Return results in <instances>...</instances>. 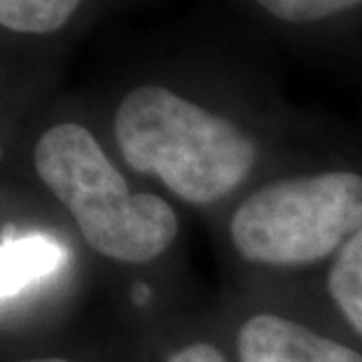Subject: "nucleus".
I'll return each instance as SVG.
<instances>
[{
    "label": "nucleus",
    "instance_id": "3",
    "mask_svg": "<svg viewBox=\"0 0 362 362\" xmlns=\"http://www.w3.org/2000/svg\"><path fill=\"white\" fill-rule=\"evenodd\" d=\"M229 229L236 250L257 264L322 259L362 229V175L325 171L264 185L236 208Z\"/></svg>",
    "mask_w": 362,
    "mask_h": 362
},
{
    "label": "nucleus",
    "instance_id": "6",
    "mask_svg": "<svg viewBox=\"0 0 362 362\" xmlns=\"http://www.w3.org/2000/svg\"><path fill=\"white\" fill-rule=\"evenodd\" d=\"M98 5L101 0H0V33L21 40H49Z\"/></svg>",
    "mask_w": 362,
    "mask_h": 362
},
{
    "label": "nucleus",
    "instance_id": "5",
    "mask_svg": "<svg viewBox=\"0 0 362 362\" xmlns=\"http://www.w3.org/2000/svg\"><path fill=\"white\" fill-rule=\"evenodd\" d=\"M66 257V248L54 236H17L14 227H7L0 241V302L49 279L64 267Z\"/></svg>",
    "mask_w": 362,
    "mask_h": 362
},
{
    "label": "nucleus",
    "instance_id": "11",
    "mask_svg": "<svg viewBox=\"0 0 362 362\" xmlns=\"http://www.w3.org/2000/svg\"><path fill=\"white\" fill-rule=\"evenodd\" d=\"M26 362H68V360H61V358H45V360H26Z\"/></svg>",
    "mask_w": 362,
    "mask_h": 362
},
{
    "label": "nucleus",
    "instance_id": "9",
    "mask_svg": "<svg viewBox=\"0 0 362 362\" xmlns=\"http://www.w3.org/2000/svg\"><path fill=\"white\" fill-rule=\"evenodd\" d=\"M168 362H227L222 358V353L218 349L208 344H192L187 349L178 351L175 356H171Z\"/></svg>",
    "mask_w": 362,
    "mask_h": 362
},
{
    "label": "nucleus",
    "instance_id": "4",
    "mask_svg": "<svg viewBox=\"0 0 362 362\" xmlns=\"http://www.w3.org/2000/svg\"><path fill=\"white\" fill-rule=\"evenodd\" d=\"M241 362H362V356L281 315H255L238 332Z\"/></svg>",
    "mask_w": 362,
    "mask_h": 362
},
{
    "label": "nucleus",
    "instance_id": "12",
    "mask_svg": "<svg viewBox=\"0 0 362 362\" xmlns=\"http://www.w3.org/2000/svg\"><path fill=\"white\" fill-rule=\"evenodd\" d=\"M5 157V141H3V134H0V161Z\"/></svg>",
    "mask_w": 362,
    "mask_h": 362
},
{
    "label": "nucleus",
    "instance_id": "2",
    "mask_svg": "<svg viewBox=\"0 0 362 362\" xmlns=\"http://www.w3.org/2000/svg\"><path fill=\"white\" fill-rule=\"evenodd\" d=\"M37 178L78 222L91 248L141 264L161 255L178 234V218L164 199L131 192L89 127L54 122L33 145Z\"/></svg>",
    "mask_w": 362,
    "mask_h": 362
},
{
    "label": "nucleus",
    "instance_id": "7",
    "mask_svg": "<svg viewBox=\"0 0 362 362\" xmlns=\"http://www.w3.org/2000/svg\"><path fill=\"white\" fill-rule=\"evenodd\" d=\"M248 5L288 28H325L362 17V0H248Z\"/></svg>",
    "mask_w": 362,
    "mask_h": 362
},
{
    "label": "nucleus",
    "instance_id": "10",
    "mask_svg": "<svg viewBox=\"0 0 362 362\" xmlns=\"http://www.w3.org/2000/svg\"><path fill=\"white\" fill-rule=\"evenodd\" d=\"M148 295H150V290L145 288V285H136V288H134V299L138 304H143L145 299H148Z\"/></svg>",
    "mask_w": 362,
    "mask_h": 362
},
{
    "label": "nucleus",
    "instance_id": "8",
    "mask_svg": "<svg viewBox=\"0 0 362 362\" xmlns=\"http://www.w3.org/2000/svg\"><path fill=\"white\" fill-rule=\"evenodd\" d=\"M329 295L358 334H362V229L351 236L332 264L327 279Z\"/></svg>",
    "mask_w": 362,
    "mask_h": 362
},
{
    "label": "nucleus",
    "instance_id": "1",
    "mask_svg": "<svg viewBox=\"0 0 362 362\" xmlns=\"http://www.w3.org/2000/svg\"><path fill=\"white\" fill-rule=\"evenodd\" d=\"M112 136L129 168L199 206L232 194L257 159L236 122L161 82H141L119 98Z\"/></svg>",
    "mask_w": 362,
    "mask_h": 362
}]
</instances>
